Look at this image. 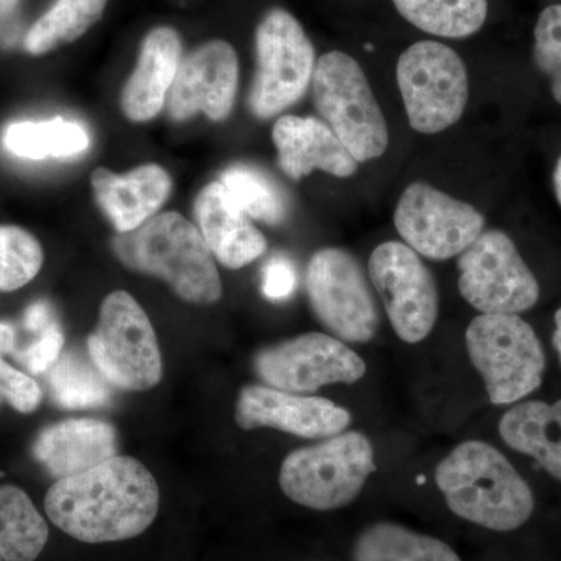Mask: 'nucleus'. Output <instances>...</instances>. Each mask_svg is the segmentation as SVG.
I'll return each mask as SVG.
<instances>
[{"label": "nucleus", "instance_id": "obj_31", "mask_svg": "<svg viewBox=\"0 0 561 561\" xmlns=\"http://www.w3.org/2000/svg\"><path fill=\"white\" fill-rule=\"evenodd\" d=\"M535 65L551 80L553 99L561 105V5L541 11L535 25Z\"/></svg>", "mask_w": 561, "mask_h": 561}, {"label": "nucleus", "instance_id": "obj_23", "mask_svg": "<svg viewBox=\"0 0 561 561\" xmlns=\"http://www.w3.org/2000/svg\"><path fill=\"white\" fill-rule=\"evenodd\" d=\"M353 561H461L448 542L402 524L373 523L357 535Z\"/></svg>", "mask_w": 561, "mask_h": 561}, {"label": "nucleus", "instance_id": "obj_28", "mask_svg": "<svg viewBox=\"0 0 561 561\" xmlns=\"http://www.w3.org/2000/svg\"><path fill=\"white\" fill-rule=\"evenodd\" d=\"M220 183L232 201L251 217L267 225H279L287 217V201L278 184L249 164H234L221 173Z\"/></svg>", "mask_w": 561, "mask_h": 561}, {"label": "nucleus", "instance_id": "obj_34", "mask_svg": "<svg viewBox=\"0 0 561 561\" xmlns=\"http://www.w3.org/2000/svg\"><path fill=\"white\" fill-rule=\"evenodd\" d=\"M297 287V272L287 257L275 256L262 268L261 289L271 301H283L290 297Z\"/></svg>", "mask_w": 561, "mask_h": 561}, {"label": "nucleus", "instance_id": "obj_27", "mask_svg": "<svg viewBox=\"0 0 561 561\" xmlns=\"http://www.w3.org/2000/svg\"><path fill=\"white\" fill-rule=\"evenodd\" d=\"M108 0H57L35 24L24 41L31 55H44L62 44L79 39L101 20Z\"/></svg>", "mask_w": 561, "mask_h": 561}, {"label": "nucleus", "instance_id": "obj_18", "mask_svg": "<svg viewBox=\"0 0 561 561\" xmlns=\"http://www.w3.org/2000/svg\"><path fill=\"white\" fill-rule=\"evenodd\" d=\"M194 216L210 253L225 267L238 271L256 261L267 250L264 234L236 205L220 181L203 187L195 201Z\"/></svg>", "mask_w": 561, "mask_h": 561}, {"label": "nucleus", "instance_id": "obj_35", "mask_svg": "<svg viewBox=\"0 0 561 561\" xmlns=\"http://www.w3.org/2000/svg\"><path fill=\"white\" fill-rule=\"evenodd\" d=\"M22 323H24L25 330L38 332V334L47 330L51 323H55L54 311H51L49 302L36 301L28 306L27 311L24 313V319H22Z\"/></svg>", "mask_w": 561, "mask_h": 561}, {"label": "nucleus", "instance_id": "obj_6", "mask_svg": "<svg viewBox=\"0 0 561 561\" xmlns=\"http://www.w3.org/2000/svg\"><path fill=\"white\" fill-rule=\"evenodd\" d=\"M311 84L313 105L354 160L386 153L387 121L359 62L343 51H328L317 60Z\"/></svg>", "mask_w": 561, "mask_h": 561}, {"label": "nucleus", "instance_id": "obj_26", "mask_svg": "<svg viewBox=\"0 0 561 561\" xmlns=\"http://www.w3.org/2000/svg\"><path fill=\"white\" fill-rule=\"evenodd\" d=\"M405 21L442 38H467L481 31L489 0H393Z\"/></svg>", "mask_w": 561, "mask_h": 561}, {"label": "nucleus", "instance_id": "obj_7", "mask_svg": "<svg viewBox=\"0 0 561 561\" xmlns=\"http://www.w3.org/2000/svg\"><path fill=\"white\" fill-rule=\"evenodd\" d=\"M88 354L103 378L125 391L153 389L162 378L157 334L146 311L124 290L103 300Z\"/></svg>", "mask_w": 561, "mask_h": 561}, {"label": "nucleus", "instance_id": "obj_39", "mask_svg": "<svg viewBox=\"0 0 561 561\" xmlns=\"http://www.w3.org/2000/svg\"><path fill=\"white\" fill-rule=\"evenodd\" d=\"M553 191H556L557 201H559L561 206V157L559 162H557L556 171H553Z\"/></svg>", "mask_w": 561, "mask_h": 561}, {"label": "nucleus", "instance_id": "obj_25", "mask_svg": "<svg viewBox=\"0 0 561 561\" xmlns=\"http://www.w3.org/2000/svg\"><path fill=\"white\" fill-rule=\"evenodd\" d=\"M3 144L11 153L25 160L72 158L88 150L90 135L79 122L55 117L11 124L3 135Z\"/></svg>", "mask_w": 561, "mask_h": 561}, {"label": "nucleus", "instance_id": "obj_15", "mask_svg": "<svg viewBox=\"0 0 561 561\" xmlns=\"http://www.w3.org/2000/svg\"><path fill=\"white\" fill-rule=\"evenodd\" d=\"M238 84V54L227 41H209L181 60L165 102L169 116L187 121L203 113L210 121H225L234 106Z\"/></svg>", "mask_w": 561, "mask_h": 561}, {"label": "nucleus", "instance_id": "obj_10", "mask_svg": "<svg viewBox=\"0 0 561 561\" xmlns=\"http://www.w3.org/2000/svg\"><path fill=\"white\" fill-rule=\"evenodd\" d=\"M306 290L317 320L342 342L367 343L381 324L378 305L359 261L342 249L311 257Z\"/></svg>", "mask_w": 561, "mask_h": 561}, {"label": "nucleus", "instance_id": "obj_36", "mask_svg": "<svg viewBox=\"0 0 561 561\" xmlns=\"http://www.w3.org/2000/svg\"><path fill=\"white\" fill-rule=\"evenodd\" d=\"M16 346V331L9 321H0V356L13 353Z\"/></svg>", "mask_w": 561, "mask_h": 561}, {"label": "nucleus", "instance_id": "obj_4", "mask_svg": "<svg viewBox=\"0 0 561 561\" xmlns=\"http://www.w3.org/2000/svg\"><path fill=\"white\" fill-rule=\"evenodd\" d=\"M375 471L370 440L362 432H341L290 453L280 467L279 486L302 507L339 511L357 500Z\"/></svg>", "mask_w": 561, "mask_h": 561}, {"label": "nucleus", "instance_id": "obj_37", "mask_svg": "<svg viewBox=\"0 0 561 561\" xmlns=\"http://www.w3.org/2000/svg\"><path fill=\"white\" fill-rule=\"evenodd\" d=\"M556 331H553L552 343L557 354H559V360L561 365V306L559 311L556 312Z\"/></svg>", "mask_w": 561, "mask_h": 561}, {"label": "nucleus", "instance_id": "obj_8", "mask_svg": "<svg viewBox=\"0 0 561 561\" xmlns=\"http://www.w3.org/2000/svg\"><path fill=\"white\" fill-rule=\"evenodd\" d=\"M397 80L413 130L437 135L463 116L470 99L468 70L446 44L420 41L402 51Z\"/></svg>", "mask_w": 561, "mask_h": 561}, {"label": "nucleus", "instance_id": "obj_3", "mask_svg": "<svg viewBox=\"0 0 561 561\" xmlns=\"http://www.w3.org/2000/svg\"><path fill=\"white\" fill-rule=\"evenodd\" d=\"M113 250L130 271L164 279L181 300L213 305L221 298L213 253L198 228L179 213L157 214L136 230L119 232Z\"/></svg>", "mask_w": 561, "mask_h": 561}, {"label": "nucleus", "instance_id": "obj_16", "mask_svg": "<svg viewBox=\"0 0 561 561\" xmlns=\"http://www.w3.org/2000/svg\"><path fill=\"white\" fill-rule=\"evenodd\" d=\"M234 419L243 431L271 427L295 437L330 438L350 426L351 413L327 398L247 386L239 393Z\"/></svg>", "mask_w": 561, "mask_h": 561}, {"label": "nucleus", "instance_id": "obj_12", "mask_svg": "<svg viewBox=\"0 0 561 561\" xmlns=\"http://www.w3.org/2000/svg\"><path fill=\"white\" fill-rule=\"evenodd\" d=\"M368 276L398 337L424 341L437 323L438 287L419 253L402 242H383L373 250Z\"/></svg>", "mask_w": 561, "mask_h": 561}, {"label": "nucleus", "instance_id": "obj_19", "mask_svg": "<svg viewBox=\"0 0 561 561\" xmlns=\"http://www.w3.org/2000/svg\"><path fill=\"white\" fill-rule=\"evenodd\" d=\"M95 202L117 232L136 230L168 202L171 175L158 164H146L117 175L108 169H95L91 175Z\"/></svg>", "mask_w": 561, "mask_h": 561}, {"label": "nucleus", "instance_id": "obj_9", "mask_svg": "<svg viewBox=\"0 0 561 561\" xmlns=\"http://www.w3.org/2000/svg\"><path fill=\"white\" fill-rule=\"evenodd\" d=\"M316 49L300 22L287 11L265 14L256 31V73L249 108L260 119H271L300 102L311 87Z\"/></svg>", "mask_w": 561, "mask_h": 561}, {"label": "nucleus", "instance_id": "obj_13", "mask_svg": "<svg viewBox=\"0 0 561 561\" xmlns=\"http://www.w3.org/2000/svg\"><path fill=\"white\" fill-rule=\"evenodd\" d=\"M253 368L265 386L297 394L332 383H354L367 371L356 351L321 332H308L257 351Z\"/></svg>", "mask_w": 561, "mask_h": 561}, {"label": "nucleus", "instance_id": "obj_5", "mask_svg": "<svg viewBox=\"0 0 561 561\" xmlns=\"http://www.w3.org/2000/svg\"><path fill=\"white\" fill-rule=\"evenodd\" d=\"M465 341L493 404H515L540 389L545 350L537 332L518 313H481L472 319Z\"/></svg>", "mask_w": 561, "mask_h": 561}, {"label": "nucleus", "instance_id": "obj_11", "mask_svg": "<svg viewBox=\"0 0 561 561\" xmlns=\"http://www.w3.org/2000/svg\"><path fill=\"white\" fill-rule=\"evenodd\" d=\"M459 290L482 313H522L540 300V284L515 242L500 230L483 231L460 254Z\"/></svg>", "mask_w": 561, "mask_h": 561}, {"label": "nucleus", "instance_id": "obj_14", "mask_svg": "<svg viewBox=\"0 0 561 561\" xmlns=\"http://www.w3.org/2000/svg\"><path fill=\"white\" fill-rule=\"evenodd\" d=\"M393 220L405 245L435 261L463 253L485 227V217L470 203L423 181L405 187Z\"/></svg>", "mask_w": 561, "mask_h": 561}, {"label": "nucleus", "instance_id": "obj_17", "mask_svg": "<svg viewBox=\"0 0 561 561\" xmlns=\"http://www.w3.org/2000/svg\"><path fill=\"white\" fill-rule=\"evenodd\" d=\"M272 138L280 171L291 180L305 179L316 169L350 179L359 168L330 125L317 117H279L273 125Z\"/></svg>", "mask_w": 561, "mask_h": 561}, {"label": "nucleus", "instance_id": "obj_22", "mask_svg": "<svg viewBox=\"0 0 561 561\" xmlns=\"http://www.w3.org/2000/svg\"><path fill=\"white\" fill-rule=\"evenodd\" d=\"M500 434L508 448L537 460L561 482V400L518 402L502 415Z\"/></svg>", "mask_w": 561, "mask_h": 561}, {"label": "nucleus", "instance_id": "obj_32", "mask_svg": "<svg viewBox=\"0 0 561 561\" xmlns=\"http://www.w3.org/2000/svg\"><path fill=\"white\" fill-rule=\"evenodd\" d=\"M41 400L43 391L38 382L0 356V404L9 402L16 412L32 413L38 409Z\"/></svg>", "mask_w": 561, "mask_h": 561}, {"label": "nucleus", "instance_id": "obj_2", "mask_svg": "<svg viewBox=\"0 0 561 561\" xmlns=\"http://www.w3.org/2000/svg\"><path fill=\"white\" fill-rule=\"evenodd\" d=\"M435 482L454 515L483 529L513 531L534 515L529 483L489 443H460L435 468Z\"/></svg>", "mask_w": 561, "mask_h": 561}, {"label": "nucleus", "instance_id": "obj_38", "mask_svg": "<svg viewBox=\"0 0 561 561\" xmlns=\"http://www.w3.org/2000/svg\"><path fill=\"white\" fill-rule=\"evenodd\" d=\"M21 0H0V22L7 20V18L13 14V11L18 9Z\"/></svg>", "mask_w": 561, "mask_h": 561}, {"label": "nucleus", "instance_id": "obj_1", "mask_svg": "<svg viewBox=\"0 0 561 561\" xmlns=\"http://www.w3.org/2000/svg\"><path fill=\"white\" fill-rule=\"evenodd\" d=\"M47 516L76 540L101 545L144 534L160 511L157 479L138 459L116 456L58 479L44 500Z\"/></svg>", "mask_w": 561, "mask_h": 561}, {"label": "nucleus", "instance_id": "obj_33", "mask_svg": "<svg viewBox=\"0 0 561 561\" xmlns=\"http://www.w3.org/2000/svg\"><path fill=\"white\" fill-rule=\"evenodd\" d=\"M65 346V334L60 324L51 323L47 330L41 332L32 345L18 354V359L32 375H44L60 359L61 350Z\"/></svg>", "mask_w": 561, "mask_h": 561}, {"label": "nucleus", "instance_id": "obj_21", "mask_svg": "<svg viewBox=\"0 0 561 561\" xmlns=\"http://www.w3.org/2000/svg\"><path fill=\"white\" fill-rule=\"evenodd\" d=\"M180 62L181 39L173 28H154L146 36L135 72L122 91L121 106L127 119L147 122L160 114Z\"/></svg>", "mask_w": 561, "mask_h": 561}, {"label": "nucleus", "instance_id": "obj_29", "mask_svg": "<svg viewBox=\"0 0 561 561\" xmlns=\"http://www.w3.org/2000/svg\"><path fill=\"white\" fill-rule=\"evenodd\" d=\"M50 393L61 408H102L110 402L111 383L94 364H88L73 353H66L49 370Z\"/></svg>", "mask_w": 561, "mask_h": 561}, {"label": "nucleus", "instance_id": "obj_30", "mask_svg": "<svg viewBox=\"0 0 561 561\" xmlns=\"http://www.w3.org/2000/svg\"><path fill=\"white\" fill-rule=\"evenodd\" d=\"M44 253L32 232L0 225V291L27 286L43 267Z\"/></svg>", "mask_w": 561, "mask_h": 561}, {"label": "nucleus", "instance_id": "obj_20", "mask_svg": "<svg viewBox=\"0 0 561 561\" xmlns=\"http://www.w3.org/2000/svg\"><path fill=\"white\" fill-rule=\"evenodd\" d=\"M33 456L54 478L80 474L117 456L116 430L94 419L61 421L41 432Z\"/></svg>", "mask_w": 561, "mask_h": 561}, {"label": "nucleus", "instance_id": "obj_24", "mask_svg": "<svg viewBox=\"0 0 561 561\" xmlns=\"http://www.w3.org/2000/svg\"><path fill=\"white\" fill-rule=\"evenodd\" d=\"M49 540V527L20 486H0V561H35Z\"/></svg>", "mask_w": 561, "mask_h": 561}]
</instances>
